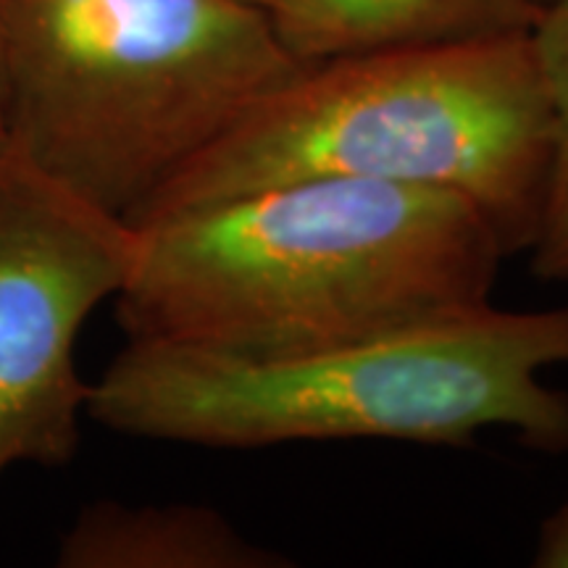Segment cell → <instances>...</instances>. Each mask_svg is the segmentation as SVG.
<instances>
[{
  "label": "cell",
  "mask_w": 568,
  "mask_h": 568,
  "mask_svg": "<svg viewBox=\"0 0 568 568\" xmlns=\"http://www.w3.org/2000/svg\"><path fill=\"white\" fill-rule=\"evenodd\" d=\"M539 3H545V0H539Z\"/></svg>",
  "instance_id": "obj_12"
},
{
  "label": "cell",
  "mask_w": 568,
  "mask_h": 568,
  "mask_svg": "<svg viewBox=\"0 0 568 568\" xmlns=\"http://www.w3.org/2000/svg\"><path fill=\"white\" fill-rule=\"evenodd\" d=\"M529 42L552 119L548 195L529 258L539 280L568 282V0H545Z\"/></svg>",
  "instance_id": "obj_8"
},
{
  "label": "cell",
  "mask_w": 568,
  "mask_h": 568,
  "mask_svg": "<svg viewBox=\"0 0 568 568\" xmlns=\"http://www.w3.org/2000/svg\"><path fill=\"white\" fill-rule=\"evenodd\" d=\"M539 0H293L276 32L301 63L529 34Z\"/></svg>",
  "instance_id": "obj_6"
},
{
  "label": "cell",
  "mask_w": 568,
  "mask_h": 568,
  "mask_svg": "<svg viewBox=\"0 0 568 568\" xmlns=\"http://www.w3.org/2000/svg\"><path fill=\"white\" fill-rule=\"evenodd\" d=\"M531 564L537 568H568V500L539 524Z\"/></svg>",
  "instance_id": "obj_9"
},
{
  "label": "cell",
  "mask_w": 568,
  "mask_h": 568,
  "mask_svg": "<svg viewBox=\"0 0 568 568\" xmlns=\"http://www.w3.org/2000/svg\"><path fill=\"white\" fill-rule=\"evenodd\" d=\"M11 0H0V90H3V51H6V24H9Z\"/></svg>",
  "instance_id": "obj_10"
},
{
  "label": "cell",
  "mask_w": 568,
  "mask_h": 568,
  "mask_svg": "<svg viewBox=\"0 0 568 568\" xmlns=\"http://www.w3.org/2000/svg\"><path fill=\"white\" fill-rule=\"evenodd\" d=\"M301 67L253 0H11L0 145L134 226Z\"/></svg>",
  "instance_id": "obj_3"
},
{
  "label": "cell",
  "mask_w": 568,
  "mask_h": 568,
  "mask_svg": "<svg viewBox=\"0 0 568 568\" xmlns=\"http://www.w3.org/2000/svg\"><path fill=\"white\" fill-rule=\"evenodd\" d=\"M134 253V226L0 145V479L74 458L90 400L77 337L124 287Z\"/></svg>",
  "instance_id": "obj_5"
},
{
  "label": "cell",
  "mask_w": 568,
  "mask_h": 568,
  "mask_svg": "<svg viewBox=\"0 0 568 568\" xmlns=\"http://www.w3.org/2000/svg\"><path fill=\"white\" fill-rule=\"evenodd\" d=\"M61 568H293L222 510L201 503H90L63 531Z\"/></svg>",
  "instance_id": "obj_7"
},
{
  "label": "cell",
  "mask_w": 568,
  "mask_h": 568,
  "mask_svg": "<svg viewBox=\"0 0 568 568\" xmlns=\"http://www.w3.org/2000/svg\"><path fill=\"white\" fill-rule=\"evenodd\" d=\"M552 119L529 34L303 63L190 161L140 216L303 176L414 184L471 201L508 255L535 245Z\"/></svg>",
  "instance_id": "obj_4"
},
{
  "label": "cell",
  "mask_w": 568,
  "mask_h": 568,
  "mask_svg": "<svg viewBox=\"0 0 568 568\" xmlns=\"http://www.w3.org/2000/svg\"><path fill=\"white\" fill-rule=\"evenodd\" d=\"M255 6H261V9H266L272 17H284L290 9H293V0H253Z\"/></svg>",
  "instance_id": "obj_11"
},
{
  "label": "cell",
  "mask_w": 568,
  "mask_h": 568,
  "mask_svg": "<svg viewBox=\"0 0 568 568\" xmlns=\"http://www.w3.org/2000/svg\"><path fill=\"white\" fill-rule=\"evenodd\" d=\"M568 305L495 303L358 343L295 355H237L126 339L90 382L105 429L209 450L387 439L468 447L508 432L545 456L568 453Z\"/></svg>",
  "instance_id": "obj_2"
},
{
  "label": "cell",
  "mask_w": 568,
  "mask_h": 568,
  "mask_svg": "<svg viewBox=\"0 0 568 568\" xmlns=\"http://www.w3.org/2000/svg\"><path fill=\"white\" fill-rule=\"evenodd\" d=\"M134 230L113 297L126 339L261 358L481 308L508 258L466 197L355 176L276 182Z\"/></svg>",
  "instance_id": "obj_1"
}]
</instances>
